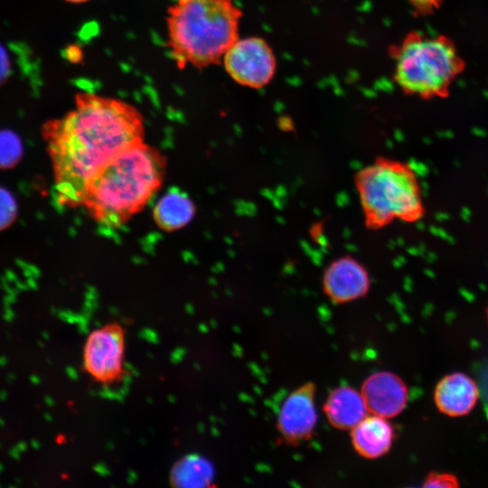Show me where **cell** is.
Returning <instances> with one entry per match:
<instances>
[{
    "mask_svg": "<svg viewBox=\"0 0 488 488\" xmlns=\"http://www.w3.org/2000/svg\"><path fill=\"white\" fill-rule=\"evenodd\" d=\"M194 213V203L188 194L173 188L155 204L154 219L162 230L171 231L187 225Z\"/></svg>",
    "mask_w": 488,
    "mask_h": 488,
    "instance_id": "5bb4252c",
    "label": "cell"
},
{
    "mask_svg": "<svg viewBox=\"0 0 488 488\" xmlns=\"http://www.w3.org/2000/svg\"><path fill=\"white\" fill-rule=\"evenodd\" d=\"M168 400H169L170 402H174V398H173V396H169V397H168Z\"/></svg>",
    "mask_w": 488,
    "mask_h": 488,
    "instance_id": "7dc6e473",
    "label": "cell"
},
{
    "mask_svg": "<svg viewBox=\"0 0 488 488\" xmlns=\"http://www.w3.org/2000/svg\"><path fill=\"white\" fill-rule=\"evenodd\" d=\"M68 3H70V4H82V3H85L89 0H64Z\"/></svg>",
    "mask_w": 488,
    "mask_h": 488,
    "instance_id": "836d02e7",
    "label": "cell"
},
{
    "mask_svg": "<svg viewBox=\"0 0 488 488\" xmlns=\"http://www.w3.org/2000/svg\"><path fill=\"white\" fill-rule=\"evenodd\" d=\"M355 187L370 230L382 229L396 221L418 222L426 214L418 176L405 161L376 158L356 174Z\"/></svg>",
    "mask_w": 488,
    "mask_h": 488,
    "instance_id": "277c9868",
    "label": "cell"
},
{
    "mask_svg": "<svg viewBox=\"0 0 488 488\" xmlns=\"http://www.w3.org/2000/svg\"><path fill=\"white\" fill-rule=\"evenodd\" d=\"M130 372H131V374L136 375V376H138V375H139L138 371L136 370L135 368H134L132 371H130Z\"/></svg>",
    "mask_w": 488,
    "mask_h": 488,
    "instance_id": "7bdbcfd3",
    "label": "cell"
},
{
    "mask_svg": "<svg viewBox=\"0 0 488 488\" xmlns=\"http://www.w3.org/2000/svg\"><path fill=\"white\" fill-rule=\"evenodd\" d=\"M147 403H153V399L151 398L146 399Z\"/></svg>",
    "mask_w": 488,
    "mask_h": 488,
    "instance_id": "681fc988",
    "label": "cell"
},
{
    "mask_svg": "<svg viewBox=\"0 0 488 488\" xmlns=\"http://www.w3.org/2000/svg\"><path fill=\"white\" fill-rule=\"evenodd\" d=\"M137 478V474L136 473H135L134 471H129L128 473V477H127V482L128 483H133Z\"/></svg>",
    "mask_w": 488,
    "mask_h": 488,
    "instance_id": "d4e9b609",
    "label": "cell"
},
{
    "mask_svg": "<svg viewBox=\"0 0 488 488\" xmlns=\"http://www.w3.org/2000/svg\"><path fill=\"white\" fill-rule=\"evenodd\" d=\"M395 437L388 418L371 415L352 429L351 438L355 451L367 459H376L387 454Z\"/></svg>",
    "mask_w": 488,
    "mask_h": 488,
    "instance_id": "7c38bea8",
    "label": "cell"
},
{
    "mask_svg": "<svg viewBox=\"0 0 488 488\" xmlns=\"http://www.w3.org/2000/svg\"><path fill=\"white\" fill-rule=\"evenodd\" d=\"M15 379L14 375L11 372H9L6 376V380L8 382H12Z\"/></svg>",
    "mask_w": 488,
    "mask_h": 488,
    "instance_id": "d590c367",
    "label": "cell"
},
{
    "mask_svg": "<svg viewBox=\"0 0 488 488\" xmlns=\"http://www.w3.org/2000/svg\"><path fill=\"white\" fill-rule=\"evenodd\" d=\"M38 346H40V347H43V346H44V344H43V343H42V342H38Z\"/></svg>",
    "mask_w": 488,
    "mask_h": 488,
    "instance_id": "f907efd6",
    "label": "cell"
},
{
    "mask_svg": "<svg viewBox=\"0 0 488 488\" xmlns=\"http://www.w3.org/2000/svg\"><path fill=\"white\" fill-rule=\"evenodd\" d=\"M66 372L71 380H77L78 375L74 368L71 366L66 367Z\"/></svg>",
    "mask_w": 488,
    "mask_h": 488,
    "instance_id": "603a6c76",
    "label": "cell"
},
{
    "mask_svg": "<svg viewBox=\"0 0 488 488\" xmlns=\"http://www.w3.org/2000/svg\"><path fill=\"white\" fill-rule=\"evenodd\" d=\"M43 418H44L47 421H52V417H51L48 413H44V414H43Z\"/></svg>",
    "mask_w": 488,
    "mask_h": 488,
    "instance_id": "ab89813d",
    "label": "cell"
},
{
    "mask_svg": "<svg viewBox=\"0 0 488 488\" xmlns=\"http://www.w3.org/2000/svg\"><path fill=\"white\" fill-rule=\"evenodd\" d=\"M124 366L127 370H128L129 371H132L134 369L133 365L129 362H125L124 363Z\"/></svg>",
    "mask_w": 488,
    "mask_h": 488,
    "instance_id": "8d00e7d4",
    "label": "cell"
},
{
    "mask_svg": "<svg viewBox=\"0 0 488 488\" xmlns=\"http://www.w3.org/2000/svg\"><path fill=\"white\" fill-rule=\"evenodd\" d=\"M121 354L122 341L114 339L106 326L89 335L83 367L100 380L112 379L120 371Z\"/></svg>",
    "mask_w": 488,
    "mask_h": 488,
    "instance_id": "8fae6325",
    "label": "cell"
},
{
    "mask_svg": "<svg viewBox=\"0 0 488 488\" xmlns=\"http://www.w3.org/2000/svg\"><path fill=\"white\" fill-rule=\"evenodd\" d=\"M121 321H122L123 323H125V324H129V320L127 319V318H125V317H122V318H121Z\"/></svg>",
    "mask_w": 488,
    "mask_h": 488,
    "instance_id": "ee69618b",
    "label": "cell"
},
{
    "mask_svg": "<svg viewBox=\"0 0 488 488\" xmlns=\"http://www.w3.org/2000/svg\"><path fill=\"white\" fill-rule=\"evenodd\" d=\"M44 402L48 405V406H52L54 401L53 399L50 397V396H45L44 397Z\"/></svg>",
    "mask_w": 488,
    "mask_h": 488,
    "instance_id": "4dcf8cb0",
    "label": "cell"
},
{
    "mask_svg": "<svg viewBox=\"0 0 488 488\" xmlns=\"http://www.w3.org/2000/svg\"><path fill=\"white\" fill-rule=\"evenodd\" d=\"M315 386L307 382L292 391L282 404L277 429L288 443L309 438L317 422L314 406Z\"/></svg>",
    "mask_w": 488,
    "mask_h": 488,
    "instance_id": "52a82bcc",
    "label": "cell"
},
{
    "mask_svg": "<svg viewBox=\"0 0 488 488\" xmlns=\"http://www.w3.org/2000/svg\"><path fill=\"white\" fill-rule=\"evenodd\" d=\"M123 382L124 384H130V382H132V376L130 374L124 375Z\"/></svg>",
    "mask_w": 488,
    "mask_h": 488,
    "instance_id": "f1b7e54d",
    "label": "cell"
},
{
    "mask_svg": "<svg viewBox=\"0 0 488 488\" xmlns=\"http://www.w3.org/2000/svg\"><path fill=\"white\" fill-rule=\"evenodd\" d=\"M16 446L20 452H23L26 449V444L24 442H19Z\"/></svg>",
    "mask_w": 488,
    "mask_h": 488,
    "instance_id": "f546056e",
    "label": "cell"
},
{
    "mask_svg": "<svg viewBox=\"0 0 488 488\" xmlns=\"http://www.w3.org/2000/svg\"><path fill=\"white\" fill-rule=\"evenodd\" d=\"M479 398L476 382L463 372H453L444 376L436 385L434 400L437 409L448 417H462L469 414Z\"/></svg>",
    "mask_w": 488,
    "mask_h": 488,
    "instance_id": "30bf717a",
    "label": "cell"
},
{
    "mask_svg": "<svg viewBox=\"0 0 488 488\" xmlns=\"http://www.w3.org/2000/svg\"><path fill=\"white\" fill-rule=\"evenodd\" d=\"M214 479V468L206 458L192 454L178 461L171 472V484L178 487H207Z\"/></svg>",
    "mask_w": 488,
    "mask_h": 488,
    "instance_id": "9a60e30c",
    "label": "cell"
},
{
    "mask_svg": "<svg viewBox=\"0 0 488 488\" xmlns=\"http://www.w3.org/2000/svg\"><path fill=\"white\" fill-rule=\"evenodd\" d=\"M165 159L143 141L120 152L88 183L83 203L99 224L117 228L127 222L162 184Z\"/></svg>",
    "mask_w": 488,
    "mask_h": 488,
    "instance_id": "7a4b0ae2",
    "label": "cell"
},
{
    "mask_svg": "<svg viewBox=\"0 0 488 488\" xmlns=\"http://www.w3.org/2000/svg\"><path fill=\"white\" fill-rule=\"evenodd\" d=\"M42 136L57 201L75 207L82 205L88 183L108 162L143 141L144 119L125 101L80 92L72 110L44 124Z\"/></svg>",
    "mask_w": 488,
    "mask_h": 488,
    "instance_id": "6da1fadb",
    "label": "cell"
},
{
    "mask_svg": "<svg viewBox=\"0 0 488 488\" xmlns=\"http://www.w3.org/2000/svg\"><path fill=\"white\" fill-rule=\"evenodd\" d=\"M138 336L140 338L146 339L148 342L152 343H158V337H157L156 333L154 330H151L149 328H144L141 331H139Z\"/></svg>",
    "mask_w": 488,
    "mask_h": 488,
    "instance_id": "ffe728a7",
    "label": "cell"
},
{
    "mask_svg": "<svg viewBox=\"0 0 488 488\" xmlns=\"http://www.w3.org/2000/svg\"><path fill=\"white\" fill-rule=\"evenodd\" d=\"M242 16L233 0H176L167 11V46L177 66L220 62L239 39Z\"/></svg>",
    "mask_w": 488,
    "mask_h": 488,
    "instance_id": "3957f363",
    "label": "cell"
},
{
    "mask_svg": "<svg viewBox=\"0 0 488 488\" xmlns=\"http://www.w3.org/2000/svg\"><path fill=\"white\" fill-rule=\"evenodd\" d=\"M128 389H129L128 384H124V386H122V387L119 389L118 391H119L122 395L125 396L126 394H127Z\"/></svg>",
    "mask_w": 488,
    "mask_h": 488,
    "instance_id": "83f0119b",
    "label": "cell"
},
{
    "mask_svg": "<svg viewBox=\"0 0 488 488\" xmlns=\"http://www.w3.org/2000/svg\"><path fill=\"white\" fill-rule=\"evenodd\" d=\"M0 424H1V426H4V421H3V419H0Z\"/></svg>",
    "mask_w": 488,
    "mask_h": 488,
    "instance_id": "db71d44e",
    "label": "cell"
},
{
    "mask_svg": "<svg viewBox=\"0 0 488 488\" xmlns=\"http://www.w3.org/2000/svg\"><path fill=\"white\" fill-rule=\"evenodd\" d=\"M115 399H117L119 402H123L124 395H122L119 391L116 392Z\"/></svg>",
    "mask_w": 488,
    "mask_h": 488,
    "instance_id": "d6a6232c",
    "label": "cell"
},
{
    "mask_svg": "<svg viewBox=\"0 0 488 488\" xmlns=\"http://www.w3.org/2000/svg\"><path fill=\"white\" fill-rule=\"evenodd\" d=\"M0 470L1 471L3 470V465H0Z\"/></svg>",
    "mask_w": 488,
    "mask_h": 488,
    "instance_id": "9f6ffc18",
    "label": "cell"
},
{
    "mask_svg": "<svg viewBox=\"0 0 488 488\" xmlns=\"http://www.w3.org/2000/svg\"><path fill=\"white\" fill-rule=\"evenodd\" d=\"M79 332L82 334H86L89 332L88 326L83 324H79Z\"/></svg>",
    "mask_w": 488,
    "mask_h": 488,
    "instance_id": "4316f807",
    "label": "cell"
},
{
    "mask_svg": "<svg viewBox=\"0 0 488 488\" xmlns=\"http://www.w3.org/2000/svg\"><path fill=\"white\" fill-rule=\"evenodd\" d=\"M13 316H14L13 312L10 309L6 308L5 313V316H4L5 320L6 322H10L12 320Z\"/></svg>",
    "mask_w": 488,
    "mask_h": 488,
    "instance_id": "484cf974",
    "label": "cell"
},
{
    "mask_svg": "<svg viewBox=\"0 0 488 488\" xmlns=\"http://www.w3.org/2000/svg\"><path fill=\"white\" fill-rule=\"evenodd\" d=\"M89 393L91 396L97 395V392L95 390H89Z\"/></svg>",
    "mask_w": 488,
    "mask_h": 488,
    "instance_id": "c3c4849f",
    "label": "cell"
},
{
    "mask_svg": "<svg viewBox=\"0 0 488 488\" xmlns=\"http://www.w3.org/2000/svg\"><path fill=\"white\" fill-rule=\"evenodd\" d=\"M22 155V144L15 134L3 131L1 134V164L3 167H12Z\"/></svg>",
    "mask_w": 488,
    "mask_h": 488,
    "instance_id": "2e32d148",
    "label": "cell"
},
{
    "mask_svg": "<svg viewBox=\"0 0 488 488\" xmlns=\"http://www.w3.org/2000/svg\"><path fill=\"white\" fill-rule=\"evenodd\" d=\"M147 355H148L149 359H153V357H154L153 354H151L150 352H148Z\"/></svg>",
    "mask_w": 488,
    "mask_h": 488,
    "instance_id": "816d5d0a",
    "label": "cell"
},
{
    "mask_svg": "<svg viewBox=\"0 0 488 488\" xmlns=\"http://www.w3.org/2000/svg\"><path fill=\"white\" fill-rule=\"evenodd\" d=\"M31 446H32L33 448L37 449V448H39L40 444H39L38 441L33 439V440L31 441Z\"/></svg>",
    "mask_w": 488,
    "mask_h": 488,
    "instance_id": "e575fe53",
    "label": "cell"
},
{
    "mask_svg": "<svg viewBox=\"0 0 488 488\" xmlns=\"http://www.w3.org/2000/svg\"><path fill=\"white\" fill-rule=\"evenodd\" d=\"M389 50L398 87L404 94L425 100L447 98L465 69L455 42L444 34L411 31Z\"/></svg>",
    "mask_w": 488,
    "mask_h": 488,
    "instance_id": "5b68a950",
    "label": "cell"
},
{
    "mask_svg": "<svg viewBox=\"0 0 488 488\" xmlns=\"http://www.w3.org/2000/svg\"><path fill=\"white\" fill-rule=\"evenodd\" d=\"M94 469L100 475L106 476L109 474V471L108 470V468L106 467L104 464L99 463V464L95 465Z\"/></svg>",
    "mask_w": 488,
    "mask_h": 488,
    "instance_id": "7402d4cb",
    "label": "cell"
},
{
    "mask_svg": "<svg viewBox=\"0 0 488 488\" xmlns=\"http://www.w3.org/2000/svg\"><path fill=\"white\" fill-rule=\"evenodd\" d=\"M72 52H69L67 51V58L70 61H79L81 58V52L80 51V49L76 46H72Z\"/></svg>",
    "mask_w": 488,
    "mask_h": 488,
    "instance_id": "44dd1931",
    "label": "cell"
},
{
    "mask_svg": "<svg viewBox=\"0 0 488 488\" xmlns=\"http://www.w3.org/2000/svg\"><path fill=\"white\" fill-rule=\"evenodd\" d=\"M7 396V393L5 390L1 391V400H5V397Z\"/></svg>",
    "mask_w": 488,
    "mask_h": 488,
    "instance_id": "f35d334b",
    "label": "cell"
},
{
    "mask_svg": "<svg viewBox=\"0 0 488 488\" xmlns=\"http://www.w3.org/2000/svg\"><path fill=\"white\" fill-rule=\"evenodd\" d=\"M444 0H408L414 11L422 16L429 15L437 11Z\"/></svg>",
    "mask_w": 488,
    "mask_h": 488,
    "instance_id": "ac0fdd59",
    "label": "cell"
},
{
    "mask_svg": "<svg viewBox=\"0 0 488 488\" xmlns=\"http://www.w3.org/2000/svg\"><path fill=\"white\" fill-rule=\"evenodd\" d=\"M93 324L97 327H99L101 325V324L99 321H94Z\"/></svg>",
    "mask_w": 488,
    "mask_h": 488,
    "instance_id": "f6af8a7d",
    "label": "cell"
},
{
    "mask_svg": "<svg viewBox=\"0 0 488 488\" xmlns=\"http://www.w3.org/2000/svg\"><path fill=\"white\" fill-rule=\"evenodd\" d=\"M42 338L45 339V340L49 339V334H48L46 332H44V331L42 333Z\"/></svg>",
    "mask_w": 488,
    "mask_h": 488,
    "instance_id": "b9f144b4",
    "label": "cell"
},
{
    "mask_svg": "<svg viewBox=\"0 0 488 488\" xmlns=\"http://www.w3.org/2000/svg\"><path fill=\"white\" fill-rule=\"evenodd\" d=\"M30 380H31V382H33V384H38V383L40 382V379H39V377L36 376V375H32V376L30 377Z\"/></svg>",
    "mask_w": 488,
    "mask_h": 488,
    "instance_id": "1f68e13d",
    "label": "cell"
},
{
    "mask_svg": "<svg viewBox=\"0 0 488 488\" xmlns=\"http://www.w3.org/2000/svg\"><path fill=\"white\" fill-rule=\"evenodd\" d=\"M5 362H6L5 357H4V356L1 357V359H0V364H1V366H5Z\"/></svg>",
    "mask_w": 488,
    "mask_h": 488,
    "instance_id": "60d3db41",
    "label": "cell"
},
{
    "mask_svg": "<svg viewBox=\"0 0 488 488\" xmlns=\"http://www.w3.org/2000/svg\"><path fill=\"white\" fill-rule=\"evenodd\" d=\"M323 286L326 296L335 303H347L364 296L371 286L366 267L352 257L334 260L326 268Z\"/></svg>",
    "mask_w": 488,
    "mask_h": 488,
    "instance_id": "ba28073f",
    "label": "cell"
},
{
    "mask_svg": "<svg viewBox=\"0 0 488 488\" xmlns=\"http://www.w3.org/2000/svg\"><path fill=\"white\" fill-rule=\"evenodd\" d=\"M15 482H16L17 483H21V480H20L19 478H15Z\"/></svg>",
    "mask_w": 488,
    "mask_h": 488,
    "instance_id": "f5cc1de1",
    "label": "cell"
},
{
    "mask_svg": "<svg viewBox=\"0 0 488 488\" xmlns=\"http://www.w3.org/2000/svg\"><path fill=\"white\" fill-rule=\"evenodd\" d=\"M107 448L109 450H112L114 448V445L111 442H108L106 445Z\"/></svg>",
    "mask_w": 488,
    "mask_h": 488,
    "instance_id": "74e56055",
    "label": "cell"
},
{
    "mask_svg": "<svg viewBox=\"0 0 488 488\" xmlns=\"http://www.w3.org/2000/svg\"><path fill=\"white\" fill-rule=\"evenodd\" d=\"M46 361H47L48 363H51V361H50L48 358H46Z\"/></svg>",
    "mask_w": 488,
    "mask_h": 488,
    "instance_id": "11a10c76",
    "label": "cell"
},
{
    "mask_svg": "<svg viewBox=\"0 0 488 488\" xmlns=\"http://www.w3.org/2000/svg\"><path fill=\"white\" fill-rule=\"evenodd\" d=\"M110 312H111L113 314H117V309H115V308H110Z\"/></svg>",
    "mask_w": 488,
    "mask_h": 488,
    "instance_id": "bcb514c9",
    "label": "cell"
},
{
    "mask_svg": "<svg viewBox=\"0 0 488 488\" xmlns=\"http://www.w3.org/2000/svg\"><path fill=\"white\" fill-rule=\"evenodd\" d=\"M19 449L17 448V446H14L10 449L9 451V455L15 460H18L19 459Z\"/></svg>",
    "mask_w": 488,
    "mask_h": 488,
    "instance_id": "cb8c5ba5",
    "label": "cell"
},
{
    "mask_svg": "<svg viewBox=\"0 0 488 488\" xmlns=\"http://www.w3.org/2000/svg\"><path fill=\"white\" fill-rule=\"evenodd\" d=\"M324 410L330 424L339 429H352L368 416L361 392L350 386L334 389L327 397Z\"/></svg>",
    "mask_w": 488,
    "mask_h": 488,
    "instance_id": "4fadbf2b",
    "label": "cell"
},
{
    "mask_svg": "<svg viewBox=\"0 0 488 488\" xmlns=\"http://www.w3.org/2000/svg\"><path fill=\"white\" fill-rule=\"evenodd\" d=\"M460 485L458 478L449 473H430L424 481V487L455 488Z\"/></svg>",
    "mask_w": 488,
    "mask_h": 488,
    "instance_id": "e0dca14e",
    "label": "cell"
},
{
    "mask_svg": "<svg viewBox=\"0 0 488 488\" xmlns=\"http://www.w3.org/2000/svg\"><path fill=\"white\" fill-rule=\"evenodd\" d=\"M487 318H488V308H487Z\"/></svg>",
    "mask_w": 488,
    "mask_h": 488,
    "instance_id": "6f0895ef",
    "label": "cell"
},
{
    "mask_svg": "<svg viewBox=\"0 0 488 488\" xmlns=\"http://www.w3.org/2000/svg\"><path fill=\"white\" fill-rule=\"evenodd\" d=\"M361 392L369 412L388 419L399 415L408 399L406 383L390 371H379L370 375L363 381Z\"/></svg>",
    "mask_w": 488,
    "mask_h": 488,
    "instance_id": "9c48e42d",
    "label": "cell"
},
{
    "mask_svg": "<svg viewBox=\"0 0 488 488\" xmlns=\"http://www.w3.org/2000/svg\"><path fill=\"white\" fill-rule=\"evenodd\" d=\"M1 194L2 209H6V211L2 213V216L6 213V215L2 219V228H5V224L9 225L14 218L15 204L13 197L8 192L3 190Z\"/></svg>",
    "mask_w": 488,
    "mask_h": 488,
    "instance_id": "d6986e66",
    "label": "cell"
},
{
    "mask_svg": "<svg viewBox=\"0 0 488 488\" xmlns=\"http://www.w3.org/2000/svg\"><path fill=\"white\" fill-rule=\"evenodd\" d=\"M222 61L230 78L249 88L266 86L276 71L274 52L260 37L239 38L225 52Z\"/></svg>",
    "mask_w": 488,
    "mask_h": 488,
    "instance_id": "8992f818",
    "label": "cell"
}]
</instances>
